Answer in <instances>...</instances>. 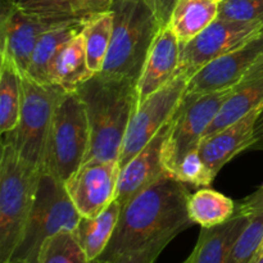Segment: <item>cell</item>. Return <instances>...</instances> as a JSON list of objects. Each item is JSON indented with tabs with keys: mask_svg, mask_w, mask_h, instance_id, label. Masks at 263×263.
Here are the masks:
<instances>
[{
	"mask_svg": "<svg viewBox=\"0 0 263 263\" xmlns=\"http://www.w3.org/2000/svg\"><path fill=\"white\" fill-rule=\"evenodd\" d=\"M172 177L184 182L185 185L190 184L193 186L208 187L216 176L204 163L198 148L184 157Z\"/></svg>",
	"mask_w": 263,
	"mask_h": 263,
	"instance_id": "30",
	"label": "cell"
},
{
	"mask_svg": "<svg viewBox=\"0 0 263 263\" xmlns=\"http://www.w3.org/2000/svg\"><path fill=\"white\" fill-rule=\"evenodd\" d=\"M253 151H263V108L259 112L258 118L256 121V128H254V143L251 146Z\"/></svg>",
	"mask_w": 263,
	"mask_h": 263,
	"instance_id": "34",
	"label": "cell"
},
{
	"mask_svg": "<svg viewBox=\"0 0 263 263\" xmlns=\"http://www.w3.org/2000/svg\"><path fill=\"white\" fill-rule=\"evenodd\" d=\"M263 33V22H236L217 18L203 32L180 46L177 74L187 80L215 59L240 48Z\"/></svg>",
	"mask_w": 263,
	"mask_h": 263,
	"instance_id": "9",
	"label": "cell"
},
{
	"mask_svg": "<svg viewBox=\"0 0 263 263\" xmlns=\"http://www.w3.org/2000/svg\"><path fill=\"white\" fill-rule=\"evenodd\" d=\"M121 168L117 161L91 159L64 182L81 217H95L116 200Z\"/></svg>",
	"mask_w": 263,
	"mask_h": 263,
	"instance_id": "11",
	"label": "cell"
},
{
	"mask_svg": "<svg viewBox=\"0 0 263 263\" xmlns=\"http://www.w3.org/2000/svg\"><path fill=\"white\" fill-rule=\"evenodd\" d=\"M80 31H81V21L73 20L44 33L33 49L30 66L23 76H28L40 84L51 85L50 68L54 58L58 54L59 49Z\"/></svg>",
	"mask_w": 263,
	"mask_h": 263,
	"instance_id": "23",
	"label": "cell"
},
{
	"mask_svg": "<svg viewBox=\"0 0 263 263\" xmlns=\"http://www.w3.org/2000/svg\"><path fill=\"white\" fill-rule=\"evenodd\" d=\"M9 263H30L27 261H21V259H15V261H10Z\"/></svg>",
	"mask_w": 263,
	"mask_h": 263,
	"instance_id": "36",
	"label": "cell"
},
{
	"mask_svg": "<svg viewBox=\"0 0 263 263\" xmlns=\"http://www.w3.org/2000/svg\"><path fill=\"white\" fill-rule=\"evenodd\" d=\"M233 89L184 95L174 115V125L163 148V164L170 176H174L177 166L187 153L199 148L205 131Z\"/></svg>",
	"mask_w": 263,
	"mask_h": 263,
	"instance_id": "8",
	"label": "cell"
},
{
	"mask_svg": "<svg viewBox=\"0 0 263 263\" xmlns=\"http://www.w3.org/2000/svg\"><path fill=\"white\" fill-rule=\"evenodd\" d=\"M92 76L94 73L87 64L84 36L80 31L59 49L54 58L50 68V84L73 92Z\"/></svg>",
	"mask_w": 263,
	"mask_h": 263,
	"instance_id": "19",
	"label": "cell"
},
{
	"mask_svg": "<svg viewBox=\"0 0 263 263\" xmlns=\"http://www.w3.org/2000/svg\"><path fill=\"white\" fill-rule=\"evenodd\" d=\"M248 221L226 263H251L263 241V185L238 204Z\"/></svg>",
	"mask_w": 263,
	"mask_h": 263,
	"instance_id": "22",
	"label": "cell"
},
{
	"mask_svg": "<svg viewBox=\"0 0 263 263\" xmlns=\"http://www.w3.org/2000/svg\"><path fill=\"white\" fill-rule=\"evenodd\" d=\"M236 212V205L233 199L226 195L202 187L187 199V215L193 223L200 228H213L230 220Z\"/></svg>",
	"mask_w": 263,
	"mask_h": 263,
	"instance_id": "25",
	"label": "cell"
},
{
	"mask_svg": "<svg viewBox=\"0 0 263 263\" xmlns=\"http://www.w3.org/2000/svg\"><path fill=\"white\" fill-rule=\"evenodd\" d=\"M89 146L86 108L76 91H67L54 110L41 170L66 182L84 163Z\"/></svg>",
	"mask_w": 263,
	"mask_h": 263,
	"instance_id": "6",
	"label": "cell"
},
{
	"mask_svg": "<svg viewBox=\"0 0 263 263\" xmlns=\"http://www.w3.org/2000/svg\"><path fill=\"white\" fill-rule=\"evenodd\" d=\"M176 2L177 0H154L159 20H161V22L163 25H167V22H168L170 15H171V12L174 9Z\"/></svg>",
	"mask_w": 263,
	"mask_h": 263,
	"instance_id": "33",
	"label": "cell"
},
{
	"mask_svg": "<svg viewBox=\"0 0 263 263\" xmlns=\"http://www.w3.org/2000/svg\"><path fill=\"white\" fill-rule=\"evenodd\" d=\"M113 30L102 73L138 84L149 50L163 23L154 0H116Z\"/></svg>",
	"mask_w": 263,
	"mask_h": 263,
	"instance_id": "3",
	"label": "cell"
},
{
	"mask_svg": "<svg viewBox=\"0 0 263 263\" xmlns=\"http://www.w3.org/2000/svg\"><path fill=\"white\" fill-rule=\"evenodd\" d=\"M185 231L184 229H175L162 234L158 238L153 239L141 248L109 259H97L94 263H156L167 246L176 238L179 234Z\"/></svg>",
	"mask_w": 263,
	"mask_h": 263,
	"instance_id": "29",
	"label": "cell"
},
{
	"mask_svg": "<svg viewBox=\"0 0 263 263\" xmlns=\"http://www.w3.org/2000/svg\"><path fill=\"white\" fill-rule=\"evenodd\" d=\"M73 21V20H72ZM69 21H50L27 14L14 7L12 0H2L0 53L14 61L21 73L26 74L39 39L48 31Z\"/></svg>",
	"mask_w": 263,
	"mask_h": 263,
	"instance_id": "12",
	"label": "cell"
},
{
	"mask_svg": "<svg viewBox=\"0 0 263 263\" xmlns=\"http://www.w3.org/2000/svg\"><path fill=\"white\" fill-rule=\"evenodd\" d=\"M40 171L26 163L10 141L3 140L0 157V263H9L22 238Z\"/></svg>",
	"mask_w": 263,
	"mask_h": 263,
	"instance_id": "4",
	"label": "cell"
},
{
	"mask_svg": "<svg viewBox=\"0 0 263 263\" xmlns=\"http://www.w3.org/2000/svg\"><path fill=\"white\" fill-rule=\"evenodd\" d=\"M76 92L86 108L90 127V146L84 162H118L128 125L138 107L136 82L99 72Z\"/></svg>",
	"mask_w": 263,
	"mask_h": 263,
	"instance_id": "2",
	"label": "cell"
},
{
	"mask_svg": "<svg viewBox=\"0 0 263 263\" xmlns=\"http://www.w3.org/2000/svg\"><path fill=\"white\" fill-rule=\"evenodd\" d=\"M116 0H72L73 15L82 21L91 15L112 12Z\"/></svg>",
	"mask_w": 263,
	"mask_h": 263,
	"instance_id": "32",
	"label": "cell"
},
{
	"mask_svg": "<svg viewBox=\"0 0 263 263\" xmlns=\"http://www.w3.org/2000/svg\"><path fill=\"white\" fill-rule=\"evenodd\" d=\"M181 263H192V258H190V257H187V258L185 259L184 262H181Z\"/></svg>",
	"mask_w": 263,
	"mask_h": 263,
	"instance_id": "38",
	"label": "cell"
},
{
	"mask_svg": "<svg viewBox=\"0 0 263 263\" xmlns=\"http://www.w3.org/2000/svg\"><path fill=\"white\" fill-rule=\"evenodd\" d=\"M180 62V43L171 28L164 25L154 39L139 81L138 104L161 90L176 77Z\"/></svg>",
	"mask_w": 263,
	"mask_h": 263,
	"instance_id": "15",
	"label": "cell"
},
{
	"mask_svg": "<svg viewBox=\"0 0 263 263\" xmlns=\"http://www.w3.org/2000/svg\"><path fill=\"white\" fill-rule=\"evenodd\" d=\"M262 254H263V241H262V244H261V248L258 249V252H257L256 257H254V258H253V261H252V262H254V261H256V259H258L259 257L262 256ZM252 262H251V263H252Z\"/></svg>",
	"mask_w": 263,
	"mask_h": 263,
	"instance_id": "35",
	"label": "cell"
},
{
	"mask_svg": "<svg viewBox=\"0 0 263 263\" xmlns=\"http://www.w3.org/2000/svg\"><path fill=\"white\" fill-rule=\"evenodd\" d=\"M189 197L184 182L174 177H162L149 185L123 205L112 239L98 259L136 251L175 229L187 230L194 225L187 215Z\"/></svg>",
	"mask_w": 263,
	"mask_h": 263,
	"instance_id": "1",
	"label": "cell"
},
{
	"mask_svg": "<svg viewBox=\"0 0 263 263\" xmlns=\"http://www.w3.org/2000/svg\"><path fill=\"white\" fill-rule=\"evenodd\" d=\"M174 115L157 135L121 170L116 200L120 202L122 207L149 185L154 184L162 177L170 176L163 164V148L174 125Z\"/></svg>",
	"mask_w": 263,
	"mask_h": 263,
	"instance_id": "14",
	"label": "cell"
},
{
	"mask_svg": "<svg viewBox=\"0 0 263 263\" xmlns=\"http://www.w3.org/2000/svg\"><path fill=\"white\" fill-rule=\"evenodd\" d=\"M261 109L252 110L236 122L203 139L199 145L200 157L215 176L234 157L253 145L256 121Z\"/></svg>",
	"mask_w": 263,
	"mask_h": 263,
	"instance_id": "16",
	"label": "cell"
},
{
	"mask_svg": "<svg viewBox=\"0 0 263 263\" xmlns=\"http://www.w3.org/2000/svg\"><path fill=\"white\" fill-rule=\"evenodd\" d=\"M122 205L115 200L95 217H81L74 235L90 261H97L107 249L118 225Z\"/></svg>",
	"mask_w": 263,
	"mask_h": 263,
	"instance_id": "21",
	"label": "cell"
},
{
	"mask_svg": "<svg viewBox=\"0 0 263 263\" xmlns=\"http://www.w3.org/2000/svg\"><path fill=\"white\" fill-rule=\"evenodd\" d=\"M263 57V33L215 59L187 81L185 94H208L233 89Z\"/></svg>",
	"mask_w": 263,
	"mask_h": 263,
	"instance_id": "13",
	"label": "cell"
},
{
	"mask_svg": "<svg viewBox=\"0 0 263 263\" xmlns=\"http://www.w3.org/2000/svg\"><path fill=\"white\" fill-rule=\"evenodd\" d=\"M247 216L236 205V212L225 223L202 228L199 239L193 249L192 263H226L236 240L247 225Z\"/></svg>",
	"mask_w": 263,
	"mask_h": 263,
	"instance_id": "18",
	"label": "cell"
},
{
	"mask_svg": "<svg viewBox=\"0 0 263 263\" xmlns=\"http://www.w3.org/2000/svg\"><path fill=\"white\" fill-rule=\"evenodd\" d=\"M252 263H263V254H262L261 257H259L258 259H256V261H254V262H252Z\"/></svg>",
	"mask_w": 263,
	"mask_h": 263,
	"instance_id": "37",
	"label": "cell"
},
{
	"mask_svg": "<svg viewBox=\"0 0 263 263\" xmlns=\"http://www.w3.org/2000/svg\"><path fill=\"white\" fill-rule=\"evenodd\" d=\"M186 79L176 74L171 82L140 102L128 125L118 164L122 170L164 126L179 108L187 87Z\"/></svg>",
	"mask_w": 263,
	"mask_h": 263,
	"instance_id": "10",
	"label": "cell"
},
{
	"mask_svg": "<svg viewBox=\"0 0 263 263\" xmlns=\"http://www.w3.org/2000/svg\"><path fill=\"white\" fill-rule=\"evenodd\" d=\"M218 18L236 22H263V0H221Z\"/></svg>",
	"mask_w": 263,
	"mask_h": 263,
	"instance_id": "31",
	"label": "cell"
},
{
	"mask_svg": "<svg viewBox=\"0 0 263 263\" xmlns=\"http://www.w3.org/2000/svg\"><path fill=\"white\" fill-rule=\"evenodd\" d=\"M12 3L22 12L43 20H77L73 15L72 0H12Z\"/></svg>",
	"mask_w": 263,
	"mask_h": 263,
	"instance_id": "28",
	"label": "cell"
},
{
	"mask_svg": "<svg viewBox=\"0 0 263 263\" xmlns=\"http://www.w3.org/2000/svg\"><path fill=\"white\" fill-rule=\"evenodd\" d=\"M22 105V73L7 54L0 59V131L13 133L20 122Z\"/></svg>",
	"mask_w": 263,
	"mask_h": 263,
	"instance_id": "24",
	"label": "cell"
},
{
	"mask_svg": "<svg viewBox=\"0 0 263 263\" xmlns=\"http://www.w3.org/2000/svg\"><path fill=\"white\" fill-rule=\"evenodd\" d=\"M37 263H94L77 240L74 231H59L44 241Z\"/></svg>",
	"mask_w": 263,
	"mask_h": 263,
	"instance_id": "27",
	"label": "cell"
},
{
	"mask_svg": "<svg viewBox=\"0 0 263 263\" xmlns=\"http://www.w3.org/2000/svg\"><path fill=\"white\" fill-rule=\"evenodd\" d=\"M66 90L58 85H45L22 76V105L20 122L13 133L3 135L14 145L21 158L40 171L45 145L57 104Z\"/></svg>",
	"mask_w": 263,
	"mask_h": 263,
	"instance_id": "7",
	"label": "cell"
},
{
	"mask_svg": "<svg viewBox=\"0 0 263 263\" xmlns=\"http://www.w3.org/2000/svg\"><path fill=\"white\" fill-rule=\"evenodd\" d=\"M112 30V12L91 15L81 21V33L84 36L87 64L94 74L103 71L109 51Z\"/></svg>",
	"mask_w": 263,
	"mask_h": 263,
	"instance_id": "26",
	"label": "cell"
},
{
	"mask_svg": "<svg viewBox=\"0 0 263 263\" xmlns=\"http://www.w3.org/2000/svg\"><path fill=\"white\" fill-rule=\"evenodd\" d=\"M80 218L64 182L41 170L22 238L10 261L37 263L44 241L59 231H74Z\"/></svg>",
	"mask_w": 263,
	"mask_h": 263,
	"instance_id": "5",
	"label": "cell"
},
{
	"mask_svg": "<svg viewBox=\"0 0 263 263\" xmlns=\"http://www.w3.org/2000/svg\"><path fill=\"white\" fill-rule=\"evenodd\" d=\"M263 108V57L247 72L221 107L203 139L236 122L252 110ZM202 139V140H203Z\"/></svg>",
	"mask_w": 263,
	"mask_h": 263,
	"instance_id": "17",
	"label": "cell"
},
{
	"mask_svg": "<svg viewBox=\"0 0 263 263\" xmlns=\"http://www.w3.org/2000/svg\"><path fill=\"white\" fill-rule=\"evenodd\" d=\"M221 0H177L167 26L180 46L189 43L218 18Z\"/></svg>",
	"mask_w": 263,
	"mask_h": 263,
	"instance_id": "20",
	"label": "cell"
}]
</instances>
